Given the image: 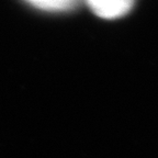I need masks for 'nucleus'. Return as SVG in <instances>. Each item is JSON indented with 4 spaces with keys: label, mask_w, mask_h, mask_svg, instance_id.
I'll return each instance as SVG.
<instances>
[{
    "label": "nucleus",
    "mask_w": 158,
    "mask_h": 158,
    "mask_svg": "<svg viewBox=\"0 0 158 158\" xmlns=\"http://www.w3.org/2000/svg\"><path fill=\"white\" fill-rule=\"evenodd\" d=\"M96 15L103 19H116L132 9L135 0H87Z\"/></svg>",
    "instance_id": "1"
},
{
    "label": "nucleus",
    "mask_w": 158,
    "mask_h": 158,
    "mask_svg": "<svg viewBox=\"0 0 158 158\" xmlns=\"http://www.w3.org/2000/svg\"><path fill=\"white\" fill-rule=\"evenodd\" d=\"M29 2L44 10L63 11L75 7L77 0H27Z\"/></svg>",
    "instance_id": "2"
}]
</instances>
